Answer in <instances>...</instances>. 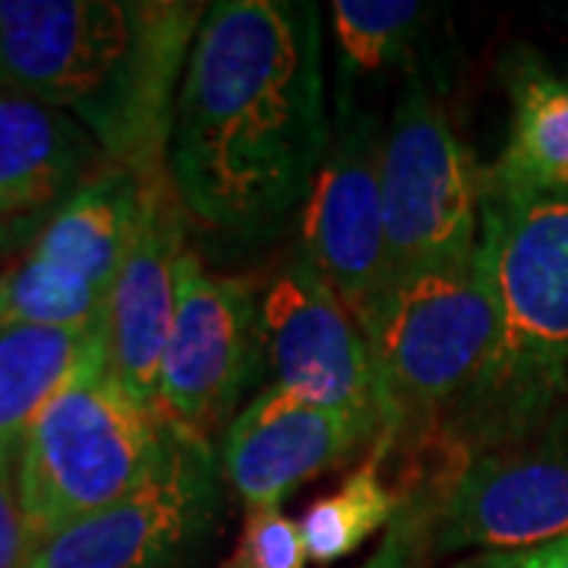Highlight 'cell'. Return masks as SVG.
Listing matches in <instances>:
<instances>
[{"instance_id":"8fae6325","label":"cell","mask_w":568,"mask_h":568,"mask_svg":"<svg viewBox=\"0 0 568 568\" xmlns=\"http://www.w3.org/2000/svg\"><path fill=\"white\" fill-rule=\"evenodd\" d=\"M260 320L272 386L316 405L379 417L376 366L364 332L304 253L268 282Z\"/></svg>"},{"instance_id":"7402d4cb","label":"cell","mask_w":568,"mask_h":568,"mask_svg":"<svg viewBox=\"0 0 568 568\" xmlns=\"http://www.w3.org/2000/svg\"><path fill=\"white\" fill-rule=\"evenodd\" d=\"M364 568H410V534H407V525L395 521L392 530H388L386 544L379 547V552Z\"/></svg>"},{"instance_id":"8992f818","label":"cell","mask_w":568,"mask_h":568,"mask_svg":"<svg viewBox=\"0 0 568 568\" xmlns=\"http://www.w3.org/2000/svg\"><path fill=\"white\" fill-rule=\"evenodd\" d=\"M487 171L417 73L383 136V209L395 282L477 260Z\"/></svg>"},{"instance_id":"52a82bcc","label":"cell","mask_w":568,"mask_h":568,"mask_svg":"<svg viewBox=\"0 0 568 568\" xmlns=\"http://www.w3.org/2000/svg\"><path fill=\"white\" fill-rule=\"evenodd\" d=\"M383 136L386 130L342 89L332 142L301 222V253L342 297L364 338L395 284L383 209Z\"/></svg>"},{"instance_id":"5b68a950","label":"cell","mask_w":568,"mask_h":568,"mask_svg":"<svg viewBox=\"0 0 568 568\" xmlns=\"http://www.w3.org/2000/svg\"><path fill=\"white\" fill-rule=\"evenodd\" d=\"M496 338L487 265L426 268L392 284L366 345L376 366L379 439L386 446L433 433L480 376Z\"/></svg>"},{"instance_id":"ba28073f","label":"cell","mask_w":568,"mask_h":568,"mask_svg":"<svg viewBox=\"0 0 568 568\" xmlns=\"http://www.w3.org/2000/svg\"><path fill=\"white\" fill-rule=\"evenodd\" d=\"M222 477L212 443L174 429L136 493L44 540L32 568H186L219 521Z\"/></svg>"},{"instance_id":"277c9868","label":"cell","mask_w":568,"mask_h":568,"mask_svg":"<svg viewBox=\"0 0 568 568\" xmlns=\"http://www.w3.org/2000/svg\"><path fill=\"white\" fill-rule=\"evenodd\" d=\"M174 426L123 386L95 351L41 407L17 446V489L39 547L126 499L164 465Z\"/></svg>"},{"instance_id":"5bb4252c","label":"cell","mask_w":568,"mask_h":568,"mask_svg":"<svg viewBox=\"0 0 568 568\" xmlns=\"http://www.w3.org/2000/svg\"><path fill=\"white\" fill-rule=\"evenodd\" d=\"M108 164L104 149L77 118L0 89V256H20Z\"/></svg>"},{"instance_id":"603a6c76","label":"cell","mask_w":568,"mask_h":568,"mask_svg":"<svg viewBox=\"0 0 568 568\" xmlns=\"http://www.w3.org/2000/svg\"><path fill=\"white\" fill-rule=\"evenodd\" d=\"M452 568H537L530 552H477Z\"/></svg>"},{"instance_id":"44dd1931","label":"cell","mask_w":568,"mask_h":568,"mask_svg":"<svg viewBox=\"0 0 568 568\" xmlns=\"http://www.w3.org/2000/svg\"><path fill=\"white\" fill-rule=\"evenodd\" d=\"M39 549L20 506L17 448H0V568H32Z\"/></svg>"},{"instance_id":"6da1fadb","label":"cell","mask_w":568,"mask_h":568,"mask_svg":"<svg viewBox=\"0 0 568 568\" xmlns=\"http://www.w3.org/2000/svg\"><path fill=\"white\" fill-rule=\"evenodd\" d=\"M332 130L320 7L209 3L168 140L183 209L224 234H263L304 205Z\"/></svg>"},{"instance_id":"4fadbf2b","label":"cell","mask_w":568,"mask_h":568,"mask_svg":"<svg viewBox=\"0 0 568 568\" xmlns=\"http://www.w3.org/2000/svg\"><path fill=\"white\" fill-rule=\"evenodd\" d=\"M186 215L168 174L145 181L136 237L104 301L108 369L149 407L159 398L164 345L174 323L178 272L186 256Z\"/></svg>"},{"instance_id":"30bf717a","label":"cell","mask_w":568,"mask_h":568,"mask_svg":"<svg viewBox=\"0 0 568 568\" xmlns=\"http://www.w3.org/2000/svg\"><path fill=\"white\" fill-rule=\"evenodd\" d=\"M439 552H528L568 537V448L465 455L433 511Z\"/></svg>"},{"instance_id":"ac0fdd59","label":"cell","mask_w":568,"mask_h":568,"mask_svg":"<svg viewBox=\"0 0 568 568\" xmlns=\"http://www.w3.org/2000/svg\"><path fill=\"white\" fill-rule=\"evenodd\" d=\"M388 446L376 439L366 462L332 496L313 499L301 518V534H304L306 556L310 562H338L361 549L386 525H395L398 518V496L386 487L383 480V458Z\"/></svg>"},{"instance_id":"3957f363","label":"cell","mask_w":568,"mask_h":568,"mask_svg":"<svg viewBox=\"0 0 568 568\" xmlns=\"http://www.w3.org/2000/svg\"><path fill=\"white\" fill-rule=\"evenodd\" d=\"M496 338L480 376L443 420L465 455L521 443L568 388V193L487 183L480 215Z\"/></svg>"},{"instance_id":"cb8c5ba5","label":"cell","mask_w":568,"mask_h":568,"mask_svg":"<svg viewBox=\"0 0 568 568\" xmlns=\"http://www.w3.org/2000/svg\"><path fill=\"white\" fill-rule=\"evenodd\" d=\"M528 552L537 568H568V537L566 540L549 544V547L528 549Z\"/></svg>"},{"instance_id":"e0dca14e","label":"cell","mask_w":568,"mask_h":568,"mask_svg":"<svg viewBox=\"0 0 568 568\" xmlns=\"http://www.w3.org/2000/svg\"><path fill=\"white\" fill-rule=\"evenodd\" d=\"M102 351L99 325H7L0 328V448L20 446L58 392Z\"/></svg>"},{"instance_id":"ffe728a7","label":"cell","mask_w":568,"mask_h":568,"mask_svg":"<svg viewBox=\"0 0 568 568\" xmlns=\"http://www.w3.org/2000/svg\"><path fill=\"white\" fill-rule=\"evenodd\" d=\"M301 521L287 518L282 506L250 508L234 568H306Z\"/></svg>"},{"instance_id":"7a4b0ae2","label":"cell","mask_w":568,"mask_h":568,"mask_svg":"<svg viewBox=\"0 0 568 568\" xmlns=\"http://www.w3.org/2000/svg\"><path fill=\"white\" fill-rule=\"evenodd\" d=\"M205 13L196 0H0V89L67 111L108 162L155 181Z\"/></svg>"},{"instance_id":"9c48e42d","label":"cell","mask_w":568,"mask_h":568,"mask_svg":"<svg viewBox=\"0 0 568 568\" xmlns=\"http://www.w3.org/2000/svg\"><path fill=\"white\" fill-rule=\"evenodd\" d=\"M260 357L263 320L253 284L215 275L186 250L155 398L164 424L209 439L253 383Z\"/></svg>"},{"instance_id":"7c38bea8","label":"cell","mask_w":568,"mask_h":568,"mask_svg":"<svg viewBox=\"0 0 568 568\" xmlns=\"http://www.w3.org/2000/svg\"><path fill=\"white\" fill-rule=\"evenodd\" d=\"M379 417L297 398L278 386L260 392L224 429V480L246 508L282 506L294 489L379 439Z\"/></svg>"},{"instance_id":"2e32d148","label":"cell","mask_w":568,"mask_h":568,"mask_svg":"<svg viewBox=\"0 0 568 568\" xmlns=\"http://www.w3.org/2000/svg\"><path fill=\"white\" fill-rule=\"evenodd\" d=\"M511 126L487 183L525 193H568V80L537 58L506 63Z\"/></svg>"},{"instance_id":"d6986e66","label":"cell","mask_w":568,"mask_h":568,"mask_svg":"<svg viewBox=\"0 0 568 568\" xmlns=\"http://www.w3.org/2000/svg\"><path fill=\"white\" fill-rule=\"evenodd\" d=\"M332 29L345 77H369L410 61L433 17L417 0H332Z\"/></svg>"},{"instance_id":"9a60e30c","label":"cell","mask_w":568,"mask_h":568,"mask_svg":"<svg viewBox=\"0 0 568 568\" xmlns=\"http://www.w3.org/2000/svg\"><path fill=\"white\" fill-rule=\"evenodd\" d=\"M142 186L145 181L133 171L108 164L58 209L20 256L54 282L108 301L140 227Z\"/></svg>"}]
</instances>
